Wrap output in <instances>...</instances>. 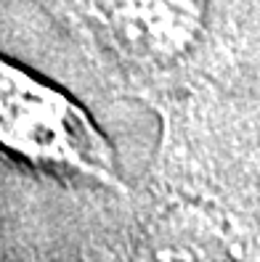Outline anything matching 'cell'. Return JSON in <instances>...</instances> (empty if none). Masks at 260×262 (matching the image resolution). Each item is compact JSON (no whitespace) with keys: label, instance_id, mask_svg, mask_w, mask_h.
<instances>
[{"label":"cell","instance_id":"obj_1","mask_svg":"<svg viewBox=\"0 0 260 262\" xmlns=\"http://www.w3.org/2000/svg\"><path fill=\"white\" fill-rule=\"evenodd\" d=\"M0 146L40 164L109 175L104 133L64 90L0 56Z\"/></svg>","mask_w":260,"mask_h":262},{"label":"cell","instance_id":"obj_2","mask_svg":"<svg viewBox=\"0 0 260 262\" xmlns=\"http://www.w3.org/2000/svg\"><path fill=\"white\" fill-rule=\"evenodd\" d=\"M112 29L119 45L144 61L186 56L202 32V6L196 0H117Z\"/></svg>","mask_w":260,"mask_h":262},{"label":"cell","instance_id":"obj_3","mask_svg":"<svg viewBox=\"0 0 260 262\" xmlns=\"http://www.w3.org/2000/svg\"><path fill=\"white\" fill-rule=\"evenodd\" d=\"M138 262H199L186 244H173V241H159L151 244L141 252Z\"/></svg>","mask_w":260,"mask_h":262}]
</instances>
